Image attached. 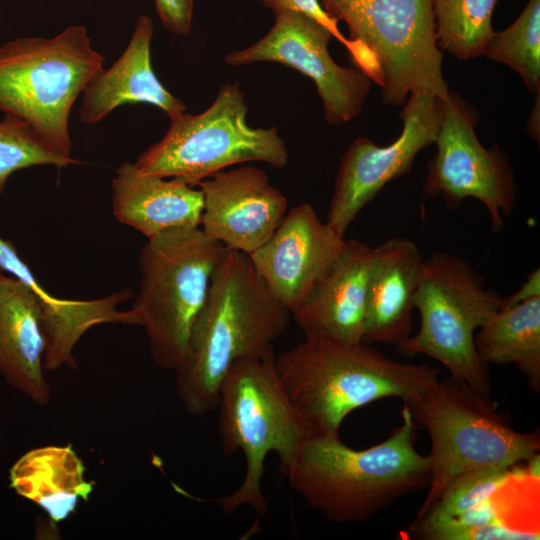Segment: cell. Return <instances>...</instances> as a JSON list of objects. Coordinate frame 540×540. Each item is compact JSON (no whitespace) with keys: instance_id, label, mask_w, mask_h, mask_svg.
Segmentation results:
<instances>
[{"instance_id":"cell-1","label":"cell","mask_w":540,"mask_h":540,"mask_svg":"<svg viewBox=\"0 0 540 540\" xmlns=\"http://www.w3.org/2000/svg\"><path fill=\"white\" fill-rule=\"evenodd\" d=\"M290 315L271 295L250 256L226 248L175 371L176 392L186 411L201 417L216 409L230 366L240 358L273 351Z\"/></svg>"},{"instance_id":"cell-2","label":"cell","mask_w":540,"mask_h":540,"mask_svg":"<svg viewBox=\"0 0 540 540\" xmlns=\"http://www.w3.org/2000/svg\"><path fill=\"white\" fill-rule=\"evenodd\" d=\"M401 424L383 442L363 450L339 434H314L283 472L308 506L335 523H362L397 499L426 489L429 456L416 448V427L404 405Z\"/></svg>"},{"instance_id":"cell-3","label":"cell","mask_w":540,"mask_h":540,"mask_svg":"<svg viewBox=\"0 0 540 540\" xmlns=\"http://www.w3.org/2000/svg\"><path fill=\"white\" fill-rule=\"evenodd\" d=\"M275 368L292 404L318 434H339L352 411L372 402L422 395L441 371L391 359L364 342L317 338L275 356Z\"/></svg>"},{"instance_id":"cell-4","label":"cell","mask_w":540,"mask_h":540,"mask_svg":"<svg viewBox=\"0 0 540 540\" xmlns=\"http://www.w3.org/2000/svg\"><path fill=\"white\" fill-rule=\"evenodd\" d=\"M218 434L222 451L241 450L245 475L231 494L216 504L223 514L248 506L257 514L267 511L262 490L265 460L275 453L284 472L301 445L316 434L286 394L275 368L274 350L236 360L218 390Z\"/></svg>"},{"instance_id":"cell-5","label":"cell","mask_w":540,"mask_h":540,"mask_svg":"<svg viewBox=\"0 0 540 540\" xmlns=\"http://www.w3.org/2000/svg\"><path fill=\"white\" fill-rule=\"evenodd\" d=\"M103 63L82 25L52 38L6 42L0 46V111L25 123L55 153L71 157L72 107Z\"/></svg>"},{"instance_id":"cell-6","label":"cell","mask_w":540,"mask_h":540,"mask_svg":"<svg viewBox=\"0 0 540 540\" xmlns=\"http://www.w3.org/2000/svg\"><path fill=\"white\" fill-rule=\"evenodd\" d=\"M416 428L431 441V482L413 521L421 518L456 476L469 470L510 467L539 453L540 433L513 429L491 401L450 375L403 402Z\"/></svg>"},{"instance_id":"cell-7","label":"cell","mask_w":540,"mask_h":540,"mask_svg":"<svg viewBox=\"0 0 540 540\" xmlns=\"http://www.w3.org/2000/svg\"><path fill=\"white\" fill-rule=\"evenodd\" d=\"M226 247L200 227L150 239L139 255V291L131 307L144 327L154 362L176 371Z\"/></svg>"},{"instance_id":"cell-8","label":"cell","mask_w":540,"mask_h":540,"mask_svg":"<svg viewBox=\"0 0 540 540\" xmlns=\"http://www.w3.org/2000/svg\"><path fill=\"white\" fill-rule=\"evenodd\" d=\"M500 294L465 259L436 251L424 260L414 298L420 328L397 347L404 356L427 355L451 377L490 396L491 383L479 359L475 332L498 311Z\"/></svg>"},{"instance_id":"cell-9","label":"cell","mask_w":540,"mask_h":540,"mask_svg":"<svg viewBox=\"0 0 540 540\" xmlns=\"http://www.w3.org/2000/svg\"><path fill=\"white\" fill-rule=\"evenodd\" d=\"M348 38L360 44L376 66L375 81L386 105L402 106L414 92L442 100L448 85L442 71L433 0H318Z\"/></svg>"},{"instance_id":"cell-10","label":"cell","mask_w":540,"mask_h":540,"mask_svg":"<svg viewBox=\"0 0 540 540\" xmlns=\"http://www.w3.org/2000/svg\"><path fill=\"white\" fill-rule=\"evenodd\" d=\"M238 83L222 85L202 113L171 120L164 137L134 162L144 174L173 178L196 186L229 166L264 162L284 167L289 153L275 127H252Z\"/></svg>"},{"instance_id":"cell-11","label":"cell","mask_w":540,"mask_h":540,"mask_svg":"<svg viewBox=\"0 0 540 540\" xmlns=\"http://www.w3.org/2000/svg\"><path fill=\"white\" fill-rule=\"evenodd\" d=\"M435 140L437 151L429 161L423 192L442 197L450 209L475 198L486 208L493 231L504 230V218L516 205L518 185L508 156L496 143L484 147L476 136L477 111L458 94L448 91Z\"/></svg>"},{"instance_id":"cell-12","label":"cell","mask_w":540,"mask_h":540,"mask_svg":"<svg viewBox=\"0 0 540 540\" xmlns=\"http://www.w3.org/2000/svg\"><path fill=\"white\" fill-rule=\"evenodd\" d=\"M402 106V131L392 143L379 146L358 137L341 159L325 222L342 238L384 186L409 173L419 152L435 143L443 117L442 99L414 92Z\"/></svg>"},{"instance_id":"cell-13","label":"cell","mask_w":540,"mask_h":540,"mask_svg":"<svg viewBox=\"0 0 540 540\" xmlns=\"http://www.w3.org/2000/svg\"><path fill=\"white\" fill-rule=\"evenodd\" d=\"M274 14L275 22L267 34L249 47L229 52L225 62L288 66L314 82L328 124L342 125L358 117L372 79L359 68L343 67L332 59L328 46L333 36L313 17L288 10Z\"/></svg>"},{"instance_id":"cell-14","label":"cell","mask_w":540,"mask_h":540,"mask_svg":"<svg viewBox=\"0 0 540 540\" xmlns=\"http://www.w3.org/2000/svg\"><path fill=\"white\" fill-rule=\"evenodd\" d=\"M345 238L303 202L287 211L250 259L271 295L290 313L298 309L338 258Z\"/></svg>"},{"instance_id":"cell-15","label":"cell","mask_w":540,"mask_h":540,"mask_svg":"<svg viewBox=\"0 0 540 540\" xmlns=\"http://www.w3.org/2000/svg\"><path fill=\"white\" fill-rule=\"evenodd\" d=\"M197 186L203 194L201 230L248 255L269 240L288 211L285 195L252 165L220 171Z\"/></svg>"},{"instance_id":"cell-16","label":"cell","mask_w":540,"mask_h":540,"mask_svg":"<svg viewBox=\"0 0 540 540\" xmlns=\"http://www.w3.org/2000/svg\"><path fill=\"white\" fill-rule=\"evenodd\" d=\"M521 463L482 502L462 515L410 525L402 535L425 540H534L540 537V476Z\"/></svg>"},{"instance_id":"cell-17","label":"cell","mask_w":540,"mask_h":540,"mask_svg":"<svg viewBox=\"0 0 540 540\" xmlns=\"http://www.w3.org/2000/svg\"><path fill=\"white\" fill-rule=\"evenodd\" d=\"M373 247L351 239L304 303L291 313L305 338L363 342Z\"/></svg>"},{"instance_id":"cell-18","label":"cell","mask_w":540,"mask_h":540,"mask_svg":"<svg viewBox=\"0 0 540 540\" xmlns=\"http://www.w3.org/2000/svg\"><path fill=\"white\" fill-rule=\"evenodd\" d=\"M0 269L26 284L38 301L46 340L44 369L47 371L64 365L76 367L73 349L89 328L102 323L138 325L131 310L118 309L121 303L130 299L131 291L122 290L94 300L56 298L39 284L30 268L19 257L14 244L1 237Z\"/></svg>"},{"instance_id":"cell-19","label":"cell","mask_w":540,"mask_h":540,"mask_svg":"<svg viewBox=\"0 0 540 540\" xmlns=\"http://www.w3.org/2000/svg\"><path fill=\"white\" fill-rule=\"evenodd\" d=\"M424 259L418 245L393 237L373 247L362 341L398 346L411 336Z\"/></svg>"},{"instance_id":"cell-20","label":"cell","mask_w":540,"mask_h":540,"mask_svg":"<svg viewBox=\"0 0 540 540\" xmlns=\"http://www.w3.org/2000/svg\"><path fill=\"white\" fill-rule=\"evenodd\" d=\"M153 30L150 17L137 18L124 52L108 69L103 68L84 90L78 111L83 123L97 124L123 104L154 105L170 120L185 113V104L162 85L152 69Z\"/></svg>"},{"instance_id":"cell-21","label":"cell","mask_w":540,"mask_h":540,"mask_svg":"<svg viewBox=\"0 0 540 540\" xmlns=\"http://www.w3.org/2000/svg\"><path fill=\"white\" fill-rule=\"evenodd\" d=\"M112 208L116 219L147 239L200 226L203 194L173 178L144 174L124 162L112 179Z\"/></svg>"},{"instance_id":"cell-22","label":"cell","mask_w":540,"mask_h":540,"mask_svg":"<svg viewBox=\"0 0 540 540\" xmlns=\"http://www.w3.org/2000/svg\"><path fill=\"white\" fill-rule=\"evenodd\" d=\"M46 340L38 301L15 277L0 276V376L33 402L45 405L51 389L44 375Z\"/></svg>"},{"instance_id":"cell-23","label":"cell","mask_w":540,"mask_h":540,"mask_svg":"<svg viewBox=\"0 0 540 540\" xmlns=\"http://www.w3.org/2000/svg\"><path fill=\"white\" fill-rule=\"evenodd\" d=\"M11 488L43 509L53 522L67 519L93 492V482L70 445H49L23 454L9 472Z\"/></svg>"},{"instance_id":"cell-24","label":"cell","mask_w":540,"mask_h":540,"mask_svg":"<svg viewBox=\"0 0 540 540\" xmlns=\"http://www.w3.org/2000/svg\"><path fill=\"white\" fill-rule=\"evenodd\" d=\"M474 343L482 363L513 364L540 391V296L500 307L477 330Z\"/></svg>"},{"instance_id":"cell-25","label":"cell","mask_w":540,"mask_h":540,"mask_svg":"<svg viewBox=\"0 0 540 540\" xmlns=\"http://www.w3.org/2000/svg\"><path fill=\"white\" fill-rule=\"evenodd\" d=\"M498 0H433L438 47L460 60L482 56Z\"/></svg>"},{"instance_id":"cell-26","label":"cell","mask_w":540,"mask_h":540,"mask_svg":"<svg viewBox=\"0 0 540 540\" xmlns=\"http://www.w3.org/2000/svg\"><path fill=\"white\" fill-rule=\"evenodd\" d=\"M481 57L509 66L532 93L540 92V0H529L510 26L495 31Z\"/></svg>"},{"instance_id":"cell-27","label":"cell","mask_w":540,"mask_h":540,"mask_svg":"<svg viewBox=\"0 0 540 540\" xmlns=\"http://www.w3.org/2000/svg\"><path fill=\"white\" fill-rule=\"evenodd\" d=\"M512 466H490L453 478L428 511L411 525L432 524L458 517L482 502L511 471Z\"/></svg>"},{"instance_id":"cell-28","label":"cell","mask_w":540,"mask_h":540,"mask_svg":"<svg viewBox=\"0 0 540 540\" xmlns=\"http://www.w3.org/2000/svg\"><path fill=\"white\" fill-rule=\"evenodd\" d=\"M79 163L49 149L22 121L7 115L0 121V196L8 178L17 170L43 165L62 168Z\"/></svg>"},{"instance_id":"cell-29","label":"cell","mask_w":540,"mask_h":540,"mask_svg":"<svg viewBox=\"0 0 540 540\" xmlns=\"http://www.w3.org/2000/svg\"><path fill=\"white\" fill-rule=\"evenodd\" d=\"M274 13L281 11H298L305 13L323 24L348 51L354 64L365 72L372 81L376 77V66L369 53L358 43L344 36L339 30L338 22L331 18L321 7L318 0H260Z\"/></svg>"},{"instance_id":"cell-30","label":"cell","mask_w":540,"mask_h":540,"mask_svg":"<svg viewBox=\"0 0 540 540\" xmlns=\"http://www.w3.org/2000/svg\"><path fill=\"white\" fill-rule=\"evenodd\" d=\"M163 27L177 36H188L193 19L194 0H154Z\"/></svg>"},{"instance_id":"cell-31","label":"cell","mask_w":540,"mask_h":540,"mask_svg":"<svg viewBox=\"0 0 540 540\" xmlns=\"http://www.w3.org/2000/svg\"><path fill=\"white\" fill-rule=\"evenodd\" d=\"M540 296V270L532 271L521 287L512 295L502 298L500 307L511 306L527 299Z\"/></svg>"},{"instance_id":"cell-32","label":"cell","mask_w":540,"mask_h":540,"mask_svg":"<svg viewBox=\"0 0 540 540\" xmlns=\"http://www.w3.org/2000/svg\"><path fill=\"white\" fill-rule=\"evenodd\" d=\"M539 95L540 92L537 93V99L535 101L534 109L532 110L529 119L527 121L526 130L528 135L535 141L539 142V136H540V126H539Z\"/></svg>"},{"instance_id":"cell-33","label":"cell","mask_w":540,"mask_h":540,"mask_svg":"<svg viewBox=\"0 0 540 540\" xmlns=\"http://www.w3.org/2000/svg\"><path fill=\"white\" fill-rule=\"evenodd\" d=\"M0 276H1V273H0Z\"/></svg>"}]
</instances>
